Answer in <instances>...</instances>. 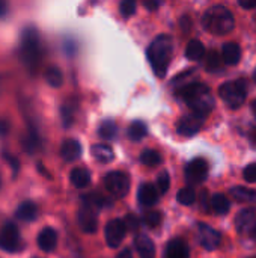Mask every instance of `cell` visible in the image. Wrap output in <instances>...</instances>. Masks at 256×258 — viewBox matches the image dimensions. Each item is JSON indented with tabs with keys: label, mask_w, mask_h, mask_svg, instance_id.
Wrapping results in <instances>:
<instances>
[{
	"label": "cell",
	"mask_w": 256,
	"mask_h": 258,
	"mask_svg": "<svg viewBox=\"0 0 256 258\" xmlns=\"http://www.w3.org/2000/svg\"><path fill=\"white\" fill-rule=\"evenodd\" d=\"M169 186H170V178H169V174L166 171H161L157 177V187L160 194H166L169 190Z\"/></svg>",
	"instance_id": "34"
},
{
	"label": "cell",
	"mask_w": 256,
	"mask_h": 258,
	"mask_svg": "<svg viewBox=\"0 0 256 258\" xmlns=\"http://www.w3.org/2000/svg\"><path fill=\"white\" fill-rule=\"evenodd\" d=\"M137 200L142 206H146V207H151L154 206L157 201H158V192H157V187L151 183H145L139 187V192H137Z\"/></svg>",
	"instance_id": "15"
},
{
	"label": "cell",
	"mask_w": 256,
	"mask_h": 258,
	"mask_svg": "<svg viewBox=\"0 0 256 258\" xmlns=\"http://www.w3.org/2000/svg\"><path fill=\"white\" fill-rule=\"evenodd\" d=\"M234 24L235 20L232 12L222 5L210 8L202 17L204 29L213 35H226L234 29Z\"/></svg>",
	"instance_id": "3"
},
{
	"label": "cell",
	"mask_w": 256,
	"mask_h": 258,
	"mask_svg": "<svg viewBox=\"0 0 256 258\" xmlns=\"http://www.w3.org/2000/svg\"><path fill=\"white\" fill-rule=\"evenodd\" d=\"M9 132V124L6 121H0V136H6Z\"/></svg>",
	"instance_id": "42"
},
{
	"label": "cell",
	"mask_w": 256,
	"mask_h": 258,
	"mask_svg": "<svg viewBox=\"0 0 256 258\" xmlns=\"http://www.w3.org/2000/svg\"><path fill=\"white\" fill-rule=\"evenodd\" d=\"M74 112H75V101L74 100H66L62 107H60V115H62V124L63 127H71L74 121Z\"/></svg>",
	"instance_id": "27"
},
{
	"label": "cell",
	"mask_w": 256,
	"mask_h": 258,
	"mask_svg": "<svg viewBox=\"0 0 256 258\" xmlns=\"http://www.w3.org/2000/svg\"><path fill=\"white\" fill-rule=\"evenodd\" d=\"M125 234H127V228L122 219H112L110 222H107L104 236L110 248H118L125 239Z\"/></svg>",
	"instance_id": "9"
},
{
	"label": "cell",
	"mask_w": 256,
	"mask_h": 258,
	"mask_svg": "<svg viewBox=\"0 0 256 258\" xmlns=\"http://www.w3.org/2000/svg\"><path fill=\"white\" fill-rule=\"evenodd\" d=\"M91 154L100 163H110L115 159V153H113L112 147L106 145V144H95V145H92Z\"/></svg>",
	"instance_id": "20"
},
{
	"label": "cell",
	"mask_w": 256,
	"mask_h": 258,
	"mask_svg": "<svg viewBox=\"0 0 256 258\" xmlns=\"http://www.w3.org/2000/svg\"><path fill=\"white\" fill-rule=\"evenodd\" d=\"M134 245L140 258H155V246L148 236L137 234L134 239Z\"/></svg>",
	"instance_id": "16"
},
{
	"label": "cell",
	"mask_w": 256,
	"mask_h": 258,
	"mask_svg": "<svg viewBox=\"0 0 256 258\" xmlns=\"http://www.w3.org/2000/svg\"><path fill=\"white\" fill-rule=\"evenodd\" d=\"M177 201L183 206H192L196 201V192L192 187H184L177 194Z\"/></svg>",
	"instance_id": "32"
},
{
	"label": "cell",
	"mask_w": 256,
	"mask_h": 258,
	"mask_svg": "<svg viewBox=\"0 0 256 258\" xmlns=\"http://www.w3.org/2000/svg\"><path fill=\"white\" fill-rule=\"evenodd\" d=\"M190 27H192V20L186 15V17H183L181 18V29L187 33L189 30H190Z\"/></svg>",
	"instance_id": "39"
},
{
	"label": "cell",
	"mask_w": 256,
	"mask_h": 258,
	"mask_svg": "<svg viewBox=\"0 0 256 258\" xmlns=\"http://www.w3.org/2000/svg\"><path fill=\"white\" fill-rule=\"evenodd\" d=\"M198 236H199V243L202 248L207 251H214L219 248L222 242V236L217 230L211 228L207 224H198Z\"/></svg>",
	"instance_id": "10"
},
{
	"label": "cell",
	"mask_w": 256,
	"mask_h": 258,
	"mask_svg": "<svg viewBox=\"0 0 256 258\" xmlns=\"http://www.w3.org/2000/svg\"><path fill=\"white\" fill-rule=\"evenodd\" d=\"M190 249L183 239H174L166 246V258H189Z\"/></svg>",
	"instance_id": "17"
},
{
	"label": "cell",
	"mask_w": 256,
	"mask_h": 258,
	"mask_svg": "<svg viewBox=\"0 0 256 258\" xmlns=\"http://www.w3.org/2000/svg\"><path fill=\"white\" fill-rule=\"evenodd\" d=\"M210 206H211L213 212L217 213V215H226L229 212V209H231V203L223 194L213 195V198L210 201Z\"/></svg>",
	"instance_id": "25"
},
{
	"label": "cell",
	"mask_w": 256,
	"mask_h": 258,
	"mask_svg": "<svg viewBox=\"0 0 256 258\" xmlns=\"http://www.w3.org/2000/svg\"><path fill=\"white\" fill-rule=\"evenodd\" d=\"M161 219H163V215L160 212H148L145 216H143V222L149 227V228H155L161 224Z\"/></svg>",
	"instance_id": "33"
},
{
	"label": "cell",
	"mask_w": 256,
	"mask_h": 258,
	"mask_svg": "<svg viewBox=\"0 0 256 258\" xmlns=\"http://www.w3.org/2000/svg\"><path fill=\"white\" fill-rule=\"evenodd\" d=\"M36 243L39 246L41 251L44 252H51L56 249L57 246V233L54 228L45 227L44 230H41V233L36 237Z\"/></svg>",
	"instance_id": "14"
},
{
	"label": "cell",
	"mask_w": 256,
	"mask_h": 258,
	"mask_svg": "<svg viewBox=\"0 0 256 258\" xmlns=\"http://www.w3.org/2000/svg\"><path fill=\"white\" fill-rule=\"evenodd\" d=\"M207 194H208L207 190L202 192V201H201V204H202L204 210H208V206H207V197H208V195H207Z\"/></svg>",
	"instance_id": "45"
},
{
	"label": "cell",
	"mask_w": 256,
	"mask_h": 258,
	"mask_svg": "<svg viewBox=\"0 0 256 258\" xmlns=\"http://www.w3.org/2000/svg\"><path fill=\"white\" fill-rule=\"evenodd\" d=\"M116 258H133V254H131V251L127 248V249H124L122 252H119Z\"/></svg>",
	"instance_id": "43"
},
{
	"label": "cell",
	"mask_w": 256,
	"mask_h": 258,
	"mask_svg": "<svg viewBox=\"0 0 256 258\" xmlns=\"http://www.w3.org/2000/svg\"><path fill=\"white\" fill-rule=\"evenodd\" d=\"M20 231L14 222H6L0 230V248L5 251H17L20 249Z\"/></svg>",
	"instance_id": "8"
},
{
	"label": "cell",
	"mask_w": 256,
	"mask_h": 258,
	"mask_svg": "<svg viewBox=\"0 0 256 258\" xmlns=\"http://www.w3.org/2000/svg\"><path fill=\"white\" fill-rule=\"evenodd\" d=\"M231 194L238 203H247V204H255L256 203L255 189H249V187H244V186H237V187L231 189Z\"/></svg>",
	"instance_id": "23"
},
{
	"label": "cell",
	"mask_w": 256,
	"mask_h": 258,
	"mask_svg": "<svg viewBox=\"0 0 256 258\" xmlns=\"http://www.w3.org/2000/svg\"><path fill=\"white\" fill-rule=\"evenodd\" d=\"M77 221H78V225L81 228V231L88 233V234H94L98 228V221H97V215H95V210L86 204H83L78 210V215H77Z\"/></svg>",
	"instance_id": "12"
},
{
	"label": "cell",
	"mask_w": 256,
	"mask_h": 258,
	"mask_svg": "<svg viewBox=\"0 0 256 258\" xmlns=\"http://www.w3.org/2000/svg\"><path fill=\"white\" fill-rule=\"evenodd\" d=\"M3 157H5V160L11 165V168H12V171H14V175H17V172H18V169H20V163H18V160H17L14 156L8 154L6 151H3Z\"/></svg>",
	"instance_id": "38"
},
{
	"label": "cell",
	"mask_w": 256,
	"mask_h": 258,
	"mask_svg": "<svg viewBox=\"0 0 256 258\" xmlns=\"http://www.w3.org/2000/svg\"><path fill=\"white\" fill-rule=\"evenodd\" d=\"M178 95L193 110V113L201 116V118L208 116L213 112L214 106H216L210 88L207 85H204V83H189V85H184L178 91Z\"/></svg>",
	"instance_id": "1"
},
{
	"label": "cell",
	"mask_w": 256,
	"mask_h": 258,
	"mask_svg": "<svg viewBox=\"0 0 256 258\" xmlns=\"http://www.w3.org/2000/svg\"><path fill=\"white\" fill-rule=\"evenodd\" d=\"M104 186L110 195L115 198H124L130 192V178L127 174L115 171L106 175L104 178Z\"/></svg>",
	"instance_id": "6"
},
{
	"label": "cell",
	"mask_w": 256,
	"mask_h": 258,
	"mask_svg": "<svg viewBox=\"0 0 256 258\" xmlns=\"http://www.w3.org/2000/svg\"><path fill=\"white\" fill-rule=\"evenodd\" d=\"M140 162L145 166L152 168V166H158L163 162V159H161V156H160L158 151H155V150H145L140 154Z\"/></svg>",
	"instance_id": "29"
},
{
	"label": "cell",
	"mask_w": 256,
	"mask_h": 258,
	"mask_svg": "<svg viewBox=\"0 0 256 258\" xmlns=\"http://www.w3.org/2000/svg\"><path fill=\"white\" fill-rule=\"evenodd\" d=\"M252 110H253V115H255L256 118V100L252 103Z\"/></svg>",
	"instance_id": "46"
},
{
	"label": "cell",
	"mask_w": 256,
	"mask_h": 258,
	"mask_svg": "<svg viewBox=\"0 0 256 258\" xmlns=\"http://www.w3.org/2000/svg\"><path fill=\"white\" fill-rule=\"evenodd\" d=\"M98 135H100L103 139H106V141H112V139H115L116 135H118V127H116V124H115L112 119H106V121H103V122L100 124V127H98Z\"/></svg>",
	"instance_id": "28"
},
{
	"label": "cell",
	"mask_w": 256,
	"mask_h": 258,
	"mask_svg": "<svg viewBox=\"0 0 256 258\" xmlns=\"http://www.w3.org/2000/svg\"><path fill=\"white\" fill-rule=\"evenodd\" d=\"M45 82L51 88H60L63 83V73L59 67H48L45 71Z\"/></svg>",
	"instance_id": "26"
},
{
	"label": "cell",
	"mask_w": 256,
	"mask_h": 258,
	"mask_svg": "<svg viewBox=\"0 0 256 258\" xmlns=\"http://www.w3.org/2000/svg\"><path fill=\"white\" fill-rule=\"evenodd\" d=\"M222 57L219 56V53L216 50H211L208 54H207V63H205V68L210 71V73H217L222 70Z\"/></svg>",
	"instance_id": "31"
},
{
	"label": "cell",
	"mask_w": 256,
	"mask_h": 258,
	"mask_svg": "<svg viewBox=\"0 0 256 258\" xmlns=\"http://www.w3.org/2000/svg\"><path fill=\"white\" fill-rule=\"evenodd\" d=\"M241 59V48L235 42H226L222 48V62L226 65H237Z\"/></svg>",
	"instance_id": "19"
},
{
	"label": "cell",
	"mask_w": 256,
	"mask_h": 258,
	"mask_svg": "<svg viewBox=\"0 0 256 258\" xmlns=\"http://www.w3.org/2000/svg\"><path fill=\"white\" fill-rule=\"evenodd\" d=\"M247 95L246 89V82L243 79L234 80V82H226L220 85L219 88V97L231 107V109H238L244 104Z\"/></svg>",
	"instance_id": "5"
},
{
	"label": "cell",
	"mask_w": 256,
	"mask_h": 258,
	"mask_svg": "<svg viewBox=\"0 0 256 258\" xmlns=\"http://www.w3.org/2000/svg\"><path fill=\"white\" fill-rule=\"evenodd\" d=\"M250 237H252V239H253V240L256 242V228L253 230V231H252V233H250Z\"/></svg>",
	"instance_id": "47"
},
{
	"label": "cell",
	"mask_w": 256,
	"mask_h": 258,
	"mask_svg": "<svg viewBox=\"0 0 256 258\" xmlns=\"http://www.w3.org/2000/svg\"><path fill=\"white\" fill-rule=\"evenodd\" d=\"M146 124L142 121H134L130 127H128V138L131 141H142L146 136Z\"/></svg>",
	"instance_id": "30"
},
{
	"label": "cell",
	"mask_w": 256,
	"mask_h": 258,
	"mask_svg": "<svg viewBox=\"0 0 256 258\" xmlns=\"http://www.w3.org/2000/svg\"><path fill=\"white\" fill-rule=\"evenodd\" d=\"M235 227L240 233L249 234L256 228V210L255 209H244L235 218Z\"/></svg>",
	"instance_id": "13"
},
{
	"label": "cell",
	"mask_w": 256,
	"mask_h": 258,
	"mask_svg": "<svg viewBox=\"0 0 256 258\" xmlns=\"http://www.w3.org/2000/svg\"><path fill=\"white\" fill-rule=\"evenodd\" d=\"M143 6L146 9H149V11H155V9H158L161 6V2H145Z\"/></svg>",
	"instance_id": "40"
},
{
	"label": "cell",
	"mask_w": 256,
	"mask_h": 258,
	"mask_svg": "<svg viewBox=\"0 0 256 258\" xmlns=\"http://www.w3.org/2000/svg\"><path fill=\"white\" fill-rule=\"evenodd\" d=\"M253 77H255V82H256V70H255V74H253Z\"/></svg>",
	"instance_id": "49"
},
{
	"label": "cell",
	"mask_w": 256,
	"mask_h": 258,
	"mask_svg": "<svg viewBox=\"0 0 256 258\" xmlns=\"http://www.w3.org/2000/svg\"><path fill=\"white\" fill-rule=\"evenodd\" d=\"M60 154L66 162H74L81 156V145L75 139H65L62 142Z\"/></svg>",
	"instance_id": "18"
},
{
	"label": "cell",
	"mask_w": 256,
	"mask_h": 258,
	"mask_svg": "<svg viewBox=\"0 0 256 258\" xmlns=\"http://www.w3.org/2000/svg\"><path fill=\"white\" fill-rule=\"evenodd\" d=\"M69 181L77 189H84L91 183V172L84 168H75L69 174Z\"/></svg>",
	"instance_id": "21"
},
{
	"label": "cell",
	"mask_w": 256,
	"mask_h": 258,
	"mask_svg": "<svg viewBox=\"0 0 256 258\" xmlns=\"http://www.w3.org/2000/svg\"><path fill=\"white\" fill-rule=\"evenodd\" d=\"M36 215H38V207L35 203L32 201H23L17 212H15V216L21 221H26V222H32L36 219Z\"/></svg>",
	"instance_id": "22"
},
{
	"label": "cell",
	"mask_w": 256,
	"mask_h": 258,
	"mask_svg": "<svg viewBox=\"0 0 256 258\" xmlns=\"http://www.w3.org/2000/svg\"><path fill=\"white\" fill-rule=\"evenodd\" d=\"M243 177L249 183H256V163H250L249 166H246V169L243 171Z\"/></svg>",
	"instance_id": "36"
},
{
	"label": "cell",
	"mask_w": 256,
	"mask_h": 258,
	"mask_svg": "<svg viewBox=\"0 0 256 258\" xmlns=\"http://www.w3.org/2000/svg\"><path fill=\"white\" fill-rule=\"evenodd\" d=\"M204 125V118L195 115V113H190V115H184L178 124H177V132L181 135V136H186V138H192L195 136Z\"/></svg>",
	"instance_id": "11"
},
{
	"label": "cell",
	"mask_w": 256,
	"mask_h": 258,
	"mask_svg": "<svg viewBox=\"0 0 256 258\" xmlns=\"http://www.w3.org/2000/svg\"><path fill=\"white\" fill-rule=\"evenodd\" d=\"M124 224H125V228L131 230V231H136L139 228V219L136 216H133V215H127Z\"/></svg>",
	"instance_id": "37"
},
{
	"label": "cell",
	"mask_w": 256,
	"mask_h": 258,
	"mask_svg": "<svg viewBox=\"0 0 256 258\" xmlns=\"http://www.w3.org/2000/svg\"><path fill=\"white\" fill-rule=\"evenodd\" d=\"M174 41L169 35H158L148 48V59L157 77H164L172 60Z\"/></svg>",
	"instance_id": "2"
},
{
	"label": "cell",
	"mask_w": 256,
	"mask_h": 258,
	"mask_svg": "<svg viewBox=\"0 0 256 258\" xmlns=\"http://www.w3.org/2000/svg\"><path fill=\"white\" fill-rule=\"evenodd\" d=\"M255 21H256V14H255Z\"/></svg>",
	"instance_id": "50"
},
{
	"label": "cell",
	"mask_w": 256,
	"mask_h": 258,
	"mask_svg": "<svg viewBox=\"0 0 256 258\" xmlns=\"http://www.w3.org/2000/svg\"><path fill=\"white\" fill-rule=\"evenodd\" d=\"M20 56H21L24 67L29 70V73L35 74L38 68V59H39V33L33 26L26 27L21 33Z\"/></svg>",
	"instance_id": "4"
},
{
	"label": "cell",
	"mask_w": 256,
	"mask_h": 258,
	"mask_svg": "<svg viewBox=\"0 0 256 258\" xmlns=\"http://www.w3.org/2000/svg\"><path fill=\"white\" fill-rule=\"evenodd\" d=\"M252 135H253V139H255V142H256V130H253V133H252Z\"/></svg>",
	"instance_id": "48"
},
{
	"label": "cell",
	"mask_w": 256,
	"mask_h": 258,
	"mask_svg": "<svg viewBox=\"0 0 256 258\" xmlns=\"http://www.w3.org/2000/svg\"><path fill=\"white\" fill-rule=\"evenodd\" d=\"M208 177V162L202 157L193 159L186 168V180L189 184L196 186L207 180Z\"/></svg>",
	"instance_id": "7"
},
{
	"label": "cell",
	"mask_w": 256,
	"mask_h": 258,
	"mask_svg": "<svg viewBox=\"0 0 256 258\" xmlns=\"http://www.w3.org/2000/svg\"><path fill=\"white\" fill-rule=\"evenodd\" d=\"M240 6H241V8H244V9H255L256 0H253V2H244V0H240Z\"/></svg>",
	"instance_id": "41"
},
{
	"label": "cell",
	"mask_w": 256,
	"mask_h": 258,
	"mask_svg": "<svg viewBox=\"0 0 256 258\" xmlns=\"http://www.w3.org/2000/svg\"><path fill=\"white\" fill-rule=\"evenodd\" d=\"M6 14H8V3L0 2V18H2V17H5Z\"/></svg>",
	"instance_id": "44"
},
{
	"label": "cell",
	"mask_w": 256,
	"mask_h": 258,
	"mask_svg": "<svg viewBox=\"0 0 256 258\" xmlns=\"http://www.w3.org/2000/svg\"><path fill=\"white\" fill-rule=\"evenodd\" d=\"M205 56V47L201 41L198 39H192L187 47H186V57L189 60H201Z\"/></svg>",
	"instance_id": "24"
},
{
	"label": "cell",
	"mask_w": 256,
	"mask_h": 258,
	"mask_svg": "<svg viewBox=\"0 0 256 258\" xmlns=\"http://www.w3.org/2000/svg\"><path fill=\"white\" fill-rule=\"evenodd\" d=\"M119 11H121V15H122V17H125V18L131 17V15L136 12V2H133V0H125V2H122V3L119 5Z\"/></svg>",
	"instance_id": "35"
}]
</instances>
